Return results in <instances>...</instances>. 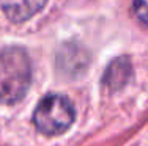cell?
<instances>
[{
    "label": "cell",
    "mask_w": 148,
    "mask_h": 146,
    "mask_svg": "<svg viewBox=\"0 0 148 146\" xmlns=\"http://www.w3.org/2000/svg\"><path fill=\"white\" fill-rule=\"evenodd\" d=\"M134 11L137 17L148 25V0H134Z\"/></svg>",
    "instance_id": "5b68a950"
},
{
    "label": "cell",
    "mask_w": 148,
    "mask_h": 146,
    "mask_svg": "<svg viewBox=\"0 0 148 146\" xmlns=\"http://www.w3.org/2000/svg\"><path fill=\"white\" fill-rule=\"evenodd\" d=\"M74 121V107L63 94H47L33 112L36 129L46 135H58L68 130Z\"/></svg>",
    "instance_id": "7a4b0ae2"
},
{
    "label": "cell",
    "mask_w": 148,
    "mask_h": 146,
    "mask_svg": "<svg viewBox=\"0 0 148 146\" xmlns=\"http://www.w3.org/2000/svg\"><path fill=\"white\" fill-rule=\"evenodd\" d=\"M32 82V63L21 47L0 52V102L14 104L27 93Z\"/></svg>",
    "instance_id": "6da1fadb"
},
{
    "label": "cell",
    "mask_w": 148,
    "mask_h": 146,
    "mask_svg": "<svg viewBox=\"0 0 148 146\" xmlns=\"http://www.w3.org/2000/svg\"><path fill=\"white\" fill-rule=\"evenodd\" d=\"M47 0H0L2 10L13 22H22L35 16Z\"/></svg>",
    "instance_id": "3957f363"
},
{
    "label": "cell",
    "mask_w": 148,
    "mask_h": 146,
    "mask_svg": "<svg viewBox=\"0 0 148 146\" xmlns=\"http://www.w3.org/2000/svg\"><path fill=\"white\" fill-rule=\"evenodd\" d=\"M129 75H131L129 60L125 57H120L109 65L107 71L104 74V85L109 90H120L128 83Z\"/></svg>",
    "instance_id": "277c9868"
}]
</instances>
